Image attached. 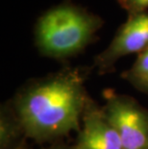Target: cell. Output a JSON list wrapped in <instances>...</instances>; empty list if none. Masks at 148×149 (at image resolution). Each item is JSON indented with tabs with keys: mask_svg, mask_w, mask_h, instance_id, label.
Wrapping results in <instances>:
<instances>
[{
	"mask_svg": "<svg viewBox=\"0 0 148 149\" xmlns=\"http://www.w3.org/2000/svg\"><path fill=\"white\" fill-rule=\"evenodd\" d=\"M92 68L65 66L17 91L11 101L27 139L43 143L78 133L90 97L85 81Z\"/></svg>",
	"mask_w": 148,
	"mask_h": 149,
	"instance_id": "obj_1",
	"label": "cell"
},
{
	"mask_svg": "<svg viewBox=\"0 0 148 149\" xmlns=\"http://www.w3.org/2000/svg\"><path fill=\"white\" fill-rule=\"evenodd\" d=\"M104 25L99 15L70 0L45 11L35 25V45L40 55L57 61L79 55L96 40Z\"/></svg>",
	"mask_w": 148,
	"mask_h": 149,
	"instance_id": "obj_2",
	"label": "cell"
},
{
	"mask_svg": "<svg viewBox=\"0 0 148 149\" xmlns=\"http://www.w3.org/2000/svg\"><path fill=\"white\" fill-rule=\"evenodd\" d=\"M104 113L121 139L124 149H148V110L135 98L114 90L103 93Z\"/></svg>",
	"mask_w": 148,
	"mask_h": 149,
	"instance_id": "obj_3",
	"label": "cell"
},
{
	"mask_svg": "<svg viewBox=\"0 0 148 149\" xmlns=\"http://www.w3.org/2000/svg\"><path fill=\"white\" fill-rule=\"evenodd\" d=\"M148 47V11L128 15L106 49L94 57L93 68L99 74L115 70L119 59L131 54H140Z\"/></svg>",
	"mask_w": 148,
	"mask_h": 149,
	"instance_id": "obj_4",
	"label": "cell"
},
{
	"mask_svg": "<svg viewBox=\"0 0 148 149\" xmlns=\"http://www.w3.org/2000/svg\"><path fill=\"white\" fill-rule=\"evenodd\" d=\"M75 149H124L117 131L99 106L90 97L84 110Z\"/></svg>",
	"mask_w": 148,
	"mask_h": 149,
	"instance_id": "obj_5",
	"label": "cell"
},
{
	"mask_svg": "<svg viewBox=\"0 0 148 149\" xmlns=\"http://www.w3.org/2000/svg\"><path fill=\"white\" fill-rule=\"evenodd\" d=\"M26 135L12 101L0 109V149H18L26 144Z\"/></svg>",
	"mask_w": 148,
	"mask_h": 149,
	"instance_id": "obj_6",
	"label": "cell"
},
{
	"mask_svg": "<svg viewBox=\"0 0 148 149\" xmlns=\"http://www.w3.org/2000/svg\"><path fill=\"white\" fill-rule=\"evenodd\" d=\"M121 77L136 90L148 93V47L138 54L133 65L123 71Z\"/></svg>",
	"mask_w": 148,
	"mask_h": 149,
	"instance_id": "obj_7",
	"label": "cell"
},
{
	"mask_svg": "<svg viewBox=\"0 0 148 149\" xmlns=\"http://www.w3.org/2000/svg\"><path fill=\"white\" fill-rule=\"evenodd\" d=\"M118 4L127 12L128 15H133L148 10V0H117Z\"/></svg>",
	"mask_w": 148,
	"mask_h": 149,
	"instance_id": "obj_8",
	"label": "cell"
},
{
	"mask_svg": "<svg viewBox=\"0 0 148 149\" xmlns=\"http://www.w3.org/2000/svg\"><path fill=\"white\" fill-rule=\"evenodd\" d=\"M45 149H75L74 145H65V144H54L52 146H50L48 148H45Z\"/></svg>",
	"mask_w": 148,
	"mask_h": 149,
	"instance_id": "obj_9",
	"label": "cell"
},
{
	"mask_svg": "<svg viewBox=\"0 0 148 149\" xmlns=\"http://www.w3.org/2000/svg\"><path fill=\"white\" fill-rule=\"evenodd\" d=\"M18 149H28V147H27V144L23 145L22 147H20V148H18Z\"/></svg>",
	"mask_w": 148,
	"mask_h": 149,
	"instance_id": "obj_10",
	"label": "cell"
}]
</instances>
